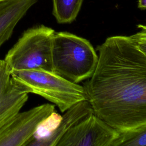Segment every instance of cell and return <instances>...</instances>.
Wrapping results in <instances>:
<instances>
[{"label": "cell", "mask_w": 146, "mask_h": 146, "mask_svg": "<svg viewBox=\"0 0 146 146\" xmlns=\"http://www.w3.org/2000/svg\"><path fill=\"white\" fill-rule=\"evenodd\" d=\"M62 115L58 127L44 139L29 143L27 146H56L59 140L72 126L94 113L89 102L81 101L67 110Z\"/></svg>", "instance_id": "9c48e42d"}, {"label": "cell", "mask_w": 146, "mask_h": 146, "mask_svg": "<svg viewBox=\"0 0 146 146\" xmlns=\"http://www.w3.org/2000/svg\"><path fill=\"white\" fill-rule=\"evenodd\" d=\"M54 111V105L45 103L19 111L0 128V146H26L39 123Z\"/></svg>", "instance_id": "8992f818"}, {"label": "cell", "mask_w": 146, "mask_h": 146, "mask_svg": "<svg viewBox=\"0 0 146 146\" xmlns=\"http://www.w3.org/2000/svg\"><path fill=\"white\" fill-rule=\"evenodd\" d=\"M3 1V0H0V1Z\"/></svg>", "instance_id": "9a60e30c"}, {"label": "cell", "mask_w": 146, "mask_h": 146, "mask_svg": "<svg viewBox=\"0 0 146 146\" xmlns=\"http://www.w3.org/2000/svg\"><path fill=\"white\" fill-rule=\"evenodd\" d=\"M119 135L93 113L70 128L56 146H112Z\"/></svg>", "instance_id": "5b68a950"}, {"label": "cell", "mask_w": 146, "mask_h": 146, "mask_svg": "<svg viewBox=\"0 0 146 146\" xmlns=\"http://www.w3.org/2000/svg\"><path fill=\"white\" fill-rule=\"evenodd\" d=\"M14 80L27 93L38 95L64 112L74 104L87 100L83 86L44 70L12 71Z\"/></svg>", "instance_id": "3957f363"}, {"label": "cell", "mask_w": 146, "mask_h": 146, "mask_svg": "<svg viewBox=\"0 0 146 146\" xmlns=\"http://www.w3.org/2000/svg\"><path fill=\"white\" fill-rule=\"evenodd\" d=\"M112 146H146V123L136 128L119 131Z\"/></svg>", "instance_id": "8fae6325"}, {"label": "cell", "mask_w": 146, "mask_h": 146, "mask_svg": "<svg viewBox=\"0 0 146 146\" xmlns=\"http://www.w3.org/2000/svg\"><path fill=\"white\" fill-rule=\"evenodd\" d=\"M62 116L55 111L43 119L37 125L33 136L27 144L33 141H39L50 136L59 125Z\"/></svg>", "instance_id": "7c38bea8"}, {"label": "cell", "mask_w": 146, "mask_h": 146, "mask_svg": "<svg viewBox=\"0 0 146 146\" xmlns=\"http://www.w3.org/2000/svg\"><path fill=\"white\" fill-rule=\"evenodd\" d=\"M55 32L43 25L25 30L4 59L11 71L44 70L54 72L52 48Z\"/></svg>", "instance_id": "277c9868"}, {"label": "cell", "mask_w": 146, "mask_h": 146, "mask_svg": "<svg viewBox=\"0 0 146 146\" xmlns=\"http://www.w3.org/2000/svg\"><path fill=\"white\" fill-rule=\"evenodd\" d=\"M138 7L141 10H145L146 0H138Z\"/></svg>", "instance_id": "5bb4252c"}, {"label": "cell", "mask_w": 146, "mask_h": 146, "mask_svg": "<svg viewBox=\"0 0 146 146\" xmlns=\"http://www.w3.org/2000/svg\"><path fill=\"white\" fill-rule=\"evenodd\" d=\"M38 1H0V47L10 38L17 25Z\"/></svg>", "instance_id": "ba28073f"}, {"label": "cell", "mask_w": 146, "mask_h": 146, "mask_svg": "<svg viewBox=\"0 0 146 146\" xmlns=\"http://www.w3.org/2000/svg\"><path fill=\"white\" fill-rule=\"evenodd\" d=\"M83 0H52V14L59 23H70L77 17Z\"/></svg>", "instance_id": "30bf717a"}, {"label": "cell", "mask_w": 146, "mask_h": 146, "mask_svg": "<svg viewBox=\"0 0 146 146\" xmlns=\"http://www.w3.org/2000/svg\"><path fill=\"white\" fill-rule=\"evenodd\" d=\"M54 72L75 83L89 79L98 55L89 40L72 33L55 32L52 39Z\"/></svg>", "instance_id": "7a4b0ae2"}, {"label": "cell", "mask_w": 146, "mask_h": 146, "mask_svg": "<svg viewBox=\"0 0 146 146\" xmlns=\"http://www.w3.org/2000/svg\"><path fill=\"white\" fill-rule=\"evenodd\" d=\"M28 98L29 93L14 80L7 64L0 59V128L20 111Z\"/></svg>", "instance_id": "52a82bcc"}, {"label": "cell", "mask_w": 146, "mask_h": 146, "mask_svg": "<svg viewBox=\"0 0 146 146\" xmlns=\"http://www.w3.org/2000/svg\"><path fill=\"white\" fill-rule=\"evenodd\" d=\"M84 84L94 113L118 131L146 123V54L129 36L108 37Z\"/></svg>", "instance_id": "6da1fadb"}, {"label": "cell", "mask_w": 146, "mask_h": 146, "mask_svg": "<svg viewBox=\"0 0 146 146\" xmlns=\"http://www.w3.org/2000/svg\"><path fill=\"white\" fill-rule=\"evenodd\" d=\"M139 31L129 36L136 46L145 54H146V25H138Z\"/></svg>", "instance_id": "4fadbf2b"}]
</instances>
